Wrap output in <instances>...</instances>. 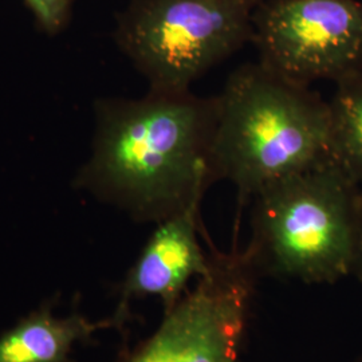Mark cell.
<instances>
[{
  "instance_id": "1",
  "label": "cell",
  "mask_w": 362,
  "mask_h": 362,
  "mask_svg": "<svg viewBox=\"0 0 362 362\" xmlns=\"http://www.w3.org/2000/svg\"><path fill=\"white\" fill-rule=\"evenodd\" d=\"M216 97L148 91L95 105L91 155L77 187L139 223L200 204L211 170Z\"/></svg>"
},
{
  "instance_id": "2",
  "label": "cell",
  "mask_w": 362,
  "mask_h": 362,
  "mask_svg": "<svg viewBox=\"0 0 362 362\" xmlns=\"http://www.w3.org/2000/svg\"><path fill=\"white\" fill-rule=\"evenodd\" d=\"M330 157L329 106L309 86L257 62L235 69L216 95L211 170L240 202Z\"/></svg>"
},
{
  "instance_id": "3",
  "label": "cell",
  "mask_w": 362,
  "mask_h": 362,
  "mask_svg": "<svg viewBox=\"0 0 362 362\" xmlns=\"http://www.w3.org/2000/svg\"><path fill=\"white\" fill-rule=\"evenodd\" d=\"M251 203L246 250L260 276L311 285L353 275L362 188L332 157L272 182Z\"/></svg>"
},
{
  "instance_id": "4",
  "label": "cell",
  "mask_w": 362,
  "mask_h": 362,
  "mask_svg": "<svg viewBox=\"0 0 362 362\" xmlns=\"http://www.w3.org/2000/svg\"><path fill=\"white\" fill-rule=\"evenodd\" d=\"M259 0H132L117 16V46L149 90L189 91L252 39Z\"/></svg>"
},
{
  "instance_id": "5",
  "label": "cell",
  "mask_w": 362,
  "mask_h": 362,
  "mask_svg": "<svg viewBox=\"0 0 362 362\" xmlns=\"http://www.w3.org/2000/svg\"><path fill=\"white\" fill-rule=\"evenodd\" d=\"M209 270L155 332L116 362H245L259 274L250 254L208 240Z\"/></svg>"
},
{
  "instance_id": "6",
  "label": "cell",
  "mask_w": 362,
  "mask_h": 362,
  "mask_svg": "<svg viewBox=\"0 0 362 362\" xmlns=\"http://www.w3.org/2000/svg\"><path fill=\"white\" fill-rule=\"evenodd\" d=\"M251 42L284 77L338 83L362 71V0H259Z\"/></svg>"
},
{
  "instance_id": "7",
  "label": "cell",
  "mask_w": 362,
  "mask_h": 362,
  "mask_svg": "<svg viewBox=\"0 0 362 362\" xmlns=\"http://www.w3.org/2000/svg\"><path fill=\"white\" fill-rule=\"evenodd\" d=\"M200 204L180 211L156 224L140 255L118 286L112 318L117 330L129 322L132 303L157 298L164 313L172 310L189 291L192 279L209 270V252L202 246Z\"/></svg>"
},
{
  "instance_id": "8",
  "label": "cell",
  "mask_w": 362,
  "mask_h": 362,
  "mask_svg": "<svg viewBox=\"0 0 362 362\" xmlns=\"http://www.w3.org/2000/svg\"><path fill=\"white\" fill-rule=\"evenodd\" d=\"M106 329H117L110 315L101 321L79 311L57 315L54 303L46 302L0 336V362H73L78 345Z\"/></svg>"
},
{
  "instance_id": "9",
  "label": "cell",
  "mask_w": 362,
  "mask_h": 362,
  "mask_svg": "<svg viewBox=\"0 0 362 362\" xmlns=\"http://www.w3.org/2000/svg\"><path fill=\"white\" fill-rule=\"evenodd\" d=\"M327 106L330 157L362 188V71L336 83Z\"/></svg>"
},
{
  "instance_id": "10",
  "label": "cell",
  "mask_w": 362,
  "mask_h": 362,
  "mask_svg": "<svg viewBox=\"0 0 362 362\" xmlns=\"http://www.w3.org/2000/svg\"><path fill=\"white\" fill-rule=\"evenodd\" d=\"M39 27L47 34L65 28L73 8V0H25Z\"/></svg>"
},
{
  "instance_id": "11",
  "label": "cell",
  "mask_w": 362,
  "mask_h": 362,
  "mask_svg": "<svg viewBox=\"0 0 362 362\" xmlns=\"http://www.w3.org/2000/svg\"><path fill=\"white\" fill-rule=\"evenodd\" d=\"M353 275L362 282V212H361V226H360V239H358V248H357V257H356V263L353 269Z\"/></svg>"
},
{
  "instance_id": "12",
  "label": "cell",
  "mask_w": 362,
  "mask_h": 362,
  "mask_svg": "<svg viewBox=\"0 0 362 362\" xmlns=\"http://www.w3.org/2000/svg\"><path fill=\"white\" fill-rule=\"evenodd\" d=\"M357 362H362V360H361V361H357Z\"/></svg>"
}]
</instances>
